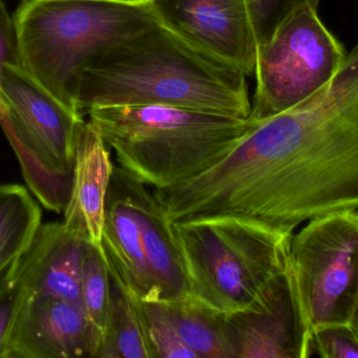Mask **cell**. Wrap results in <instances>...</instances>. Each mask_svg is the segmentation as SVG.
<instances>
[{"label":"cell","instance_id":"cell-12","mask_svg":"<svg viewBox=\"0 0 358 358\" xmlns=\"http://www.w3.org/2000/svg\"><path fill=\"white\" fill-rule=\"evenodd\" d=\"M88 245L63 221L41 224L14 273L19 298L50 296L82 306V267Z\"/></svg>","mask_w":358,"mask_h":358},{"label":"cell","instance_id":"cell-14","mask_svg":"<svg viewBox=\"0 0 358 358\" xmlns=\"http://www.w3.org/2000/svg\"><path fill=\"white\" fill-rule=\"evenodd\" d=\"M102 256L111 281L142 302H159L149 270L140 227L117 165L113 168L107 195Z\"/></svg>","mask_w":358,"mask_h":358},{"label":"cell","instance_id":"cell-26","mask_svg":"<svg viewBox=\"0 0 358 358\" xmlns=\"http://www.w3.org/2000/svg\"><path fill=\"white\" fill-rule=\"evenodd\" d=\"M304 1L310 2V4H315V6H319L320 0H304Z\"/></svg>","mask_w":358,"mask_h":358},{"label":"cell","instance_id":"cell-9","mask_svg":"<svg viewBox=\"0 0 358 358\" xmlns=\"http://www.w3.org/2000/svg\"><path fill=\"white\" fill-rule=\"evenodd\" d=\"M162 25L246 76L256 67V34L246 0H151Z\"/></svg>","mask_w":358,"mask_h":358},{"label":"cell","instance_id":"cell-16","mask_svg":"<svg viewBox=\"0 0 358 358\" xmlns=\"http://www.w3.org/2000/svg\"><path fill=\"white\" fill-rule=\"evenodd\" d=\"M41 220V208L25 187L0 185V286L14 275Z\"/></svg>","mask_w":358,"mask_h":358},{"label":"cell","instance_id":"cell-11","mask_svg":"<svg viewBox=\"0 0 358 358\" xmlns=\"http://www.w3.org/2000/svg\"><path fill=\"white\" fill-rule=\"evenodd\" d=\"M83 357H92V338L81 305L50 296L19 298L6 358Z\"/></svg>","mask_w":358,"mask_h":358},{"label":"cell","instance_id":"cell-21","mask_svg":"<svg viewBox=\"0 0 358 358\" xmlns=\"http://www.w3.org/2000/svg\"><path fill=\"white\" fill-rule=\"evenodd\" d=\"M311 350L322 358H358V332L351 324L315 328L311 332Z\"/></svg>","mask_w":358,"mask_h":358},{"label":"cell","instance_id":"cell-4","mask_svg":"<svg viewBox=\"0 0 358 358\" xmlns=\"http://www.w3.org/2000/svg\"><path fill=\"white\" fill-rule=\"evenodd\" d=\"M18 64L79 113L84 69L111 46L159 22L150 2L22 0L15 12Z\"/></svg>","mask_w":358,"mask_h":358},{"label":"cell","instance_id":"cell-2","mask_svg":"<svg viewBox=\"0 0 358 358\" xmlns=\"http://www.w3.org/2000/svg\"><path fill=\"white\" fill-rule=\"evenodd\" d=\"M246 77L159 22L84 69L77 109L84 117L100 107L166 105L246 120L252 113Z\"/></svg>","mask_w":358,"mask_h":358},{"label":"cell","instance_id":"cell-27","mask_svg":"<svg viewBox=\"0 0 358 358\" xmlns=\"http://www.w3.org/2000/svg\"><path fill=\"white\" fill-rule=\"evenodd\" d=\"M128 1L150 2L151 0H128Z\"/></svg>","mask_w":358,"mask_h":358},{"label":"cell","instance_id":"cell-20","mask_svg":"<svg viewBox=\"0 0 358 358\" xmlns=\"http://www.w3.org/2000/svg\"><path fill=\"white\" fill-rule=\"evenodd\" d=\"M142 306L157 358H197L178 336L161 302H142Z\"/></svg>","mask_w":358,"mask_h":358},{"label":"cell","instance_id":"cell-15","mask_svg":"<svg viewBox=\"0 0 358 358\" xmlns=\"http://www.w3.org/2000/svg\"><path fill=\"white\" fill-rule=\"evenodd\" d=\"M122 178L138 220L145 256L159 290V302L185 298L189 294L185 265L163 206L147 185L123 170Z\"/></svg>","mask_w":358,"mask_h":358},{"label":"cell","instance_id":"cell-23","mask_svg":"<svg viewBox=\"0 0 358 358\" xmlns=\"http://www.w3.org/2000/svg\"><path fill=\"white\" fill-rule=\"evenodd\" d=\"M19 306L14 275L0 286V358L8 357V340Z\"/></svg>","mask_w":358,"mask_h":358},{"label":"cell","instance_id":"cell-19","mask_svg":"<svg viewBox=\"0 0 358 358\" xmlns=\"http://www.w3.org/2000/svg\"><path fill=\"white\" fill-rule=\"evenodd\" d=\"M81 302L92 331V358H96L108 325L111 277L100 250L90 244L82 267Z\"/></svg>","mask_w":358,"mask_h":358},{"label":"cell","instance_id":"cell-18","mask_svg":"<svg viewBox=\"0 0 358 358\" xmlns=\"http://www.w3.org/2000/svg\"><path fill=\"white\" fill-rule=\"evenodd\" d=\"M96 358H157L142 301L113 281L108 325Z\"/></svg>","mask_w":358,"mask_h":358},{"label":"cell","instance_id":"cell-5","mask_svg":"<svg viewBox=\"0 0 358 358\" xmlns=\"http://www.w3.org/2000/svg\"><path fill=\"white\" fill-rule=\"evenodd\" d=\"M187 280V294L227 315L254 308L288 267L292 235L238 221L171 224Z\"/></svg>","mask_w":358,"mask_h":358},{"label":"cell","instance_id":"cell-7","mask_svg":"<svg viewBox=\"0 0 358 358\" xmlns=\"http://www.w3.org/2000/svg\"><path fill=\"white\" fill-rule=\"evenodd\" d=\"M347 53L317 6L299 4L257 48L250 118L266 119L310 98L331 81Z\"/></svg>","mask_w":358,"mask_h":358},{"label":"cell","instance_id":"cell-1","mask_svg":"<svg viewBox=\"0 0 358 358\" xmlns=\"http://www.w3.org/2000/svg\"><path fill=\"white\" fill-rule=\"evenodd\" d=\"M178 223L231 220L281 235L358 210V42L310 98L257 120L216 165L167 191Z\"/></svg>","mask_w":358,"mask_h":358},{"label":"cell","instance_id":"cell-22","mask_svg":"<svg viewBox=\"0 0 358 358\" xmlns=\"http://www.w3.org/2000/svg\"><path fill=\"white\" fill-rule=\"evenodd\" d=\"M250 8L257 43L271 35L280 22L304 0H246Z\"/></svg>","mask_w":358,"mask_h":358},{"label":"cell","instance_id":"cell-24","mask_svg":"<svg viewBox=\"0 0 358 358\" xmlns=\"http://www.w3.org/2000/svg\"><path fill=\"white\" fill-rule=\"evenodd\" d=\"M6 63H17L16 29L14 18L6 10L3 0H0V71Z\"/></svg>","mask_w":358,"mask_h":358},{"label":"cell","instance_id":"cell-13","mask_svg":"<svg viewBox=\"0 0 358 358\" xmlns=\"http://www.w3.org/2000/svg\"><path fill=\"white\" fill-rule=\"evenodd\" d=\"M115 164L96 126L84 121L78 132L65 226L102 254L107 195Z\"/></svg>","mask_w":358,"mask_h":358},{"label":"cell","instance_id":"cell-25","mask_svg":"<svg viewBox=\"0 0 358 358\" xmlns=\"http://www.w3.org/2000/svg\"><path fill=\"white\" fill-rule=\"evenodd\" d=\"M351 326L355 328V330L358 332V301L357 303V306H355V312H353L352 319H351L350 322Z\"/></svg>","mask_w":358,"mask_h":358},{"label":"cell","instance_id":"cell-17","mask_svg":"<svg viewBox=\"0 0 358 358\" xmlns=\"http://www.w3.org/2000/svg\"><path fill=\"white\" fill-rule=\"evenodd\" d=\"M161 303L178 336L196 357L236 358L225 315L210 310L189 294Z\"/></svg>","mask_w":358,"mask_h":358},{"label":"cell","instance_id":"cell-3","mask_svg":"<svg viewBox=\"0 0 358 358\" xmlns=\"http://www.w3.org/2000/svg\"><path fill=\"white\" fill-rule=\"evenodd\" d=\"M117 166L153 189L181 184L227 157L257 120L166 105L100 107L87 113Z\"/></svg>","mask_w":358,"mask_h":358},{"label":"cell","instance_id":"cell-8","mask_svg":"<svg viewBox=\"0 0 358 358\" xmlns=\"http://www.w3.org/2000/svg\"><path fill=\"white\" fill-rule=\"evenodd\" d=\"M288 267L311 332L350 324L358 301V210L313 219L292 233Z\"/></svg>","mask_w":358,"mask_h":358},{"label":"cell","instance_id":"cell-10","mask_svg":"<svg viewBox=\"0 0 358 358\" xmlns=\"http://www.w3.org/2000/svg\"><path fill=\"white\" fill-rule=\"evenodd\" d=\"M236 358H308L311 330L289 267L254 308L225 315Z\"/></svg>","mask_w":358,"mask_h":358},{"label":"cell","instance_id":"cell-6","mask_svg":"<svg viewBox=\"0 0 358 358\" xmlns=\"http://www.w3.org/2000/svg\"><path fill=\"white\" fill-rule=\"evenodd\" d=\"M84 121L20 65L2 67L0 125L29 191L56 214H62L69 201L76 142Z\"/></svg>","mask_w":358,"mask_h":358}]
</instances>
